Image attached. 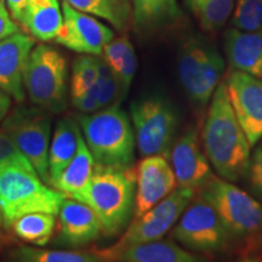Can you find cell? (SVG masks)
<instances>
[{"label": "cell", "mask_w": 262, "mask_h": 262, "mask_svg": "<svg viewBox=\"0 0 262 262\" xmlns=\"http://www.w3.org/2000/svg\"><path fill=\"white\" fill-rule=\"evenodd\" d=\"M67 61L63 55L50 45H34L24 75L29 100L48 112H63L67 106Z\"/></svg>", "instance_id": "52a82bcc"}, {"label": "cell", "mask_w": 262, "mask_h": 262, "mask_svg": "<svg viewBox=\"0 0 262 262\" xmlns=\"http://www.w3.org/2000/svg\"><path fill=\"white\" fill-rule=\"evenodd\" d=\"M29 0H5V4L8 6V10L11 15V17L16 22H19L24 15L26 8H27Z\"/></svg>", "instance_id": "e575fe53"}, {"label": "cell", "mask_w": 262, "mask_h": 262, "mask_svg": "<svg viewBox=\"0 0 262 262\" xmlns=\"http://www.w3.org/2000/svg\"><path fill=\"white\" fill-rule=\"evenodd\" d=\"M97 56L81 55L73 63V74L71 81L72 98L86 93L97 83Z\"/></svg>", "instance_id": "f1b7e54d"}, {"label": "cell", "mask_w": 262, "mask_h": 262, "mask_svg": "<svg viewBox=\"0 0 262 262\" xmlns=\"http://www.w3.org/2000/svg\"><path fill=\"white\" fill-rule=\"evenodd\" d=\"M136 195L134 217L148 211L178 187L169 159L155 155L143 157L136 169Z\"/></svg>", "instance_id": "9a60e30c"}, {"label": "cell", "mask_w": 262, "mask_h": 262, "mask_svg": "<svg viewBox=\"0 0 262 262\" xmlns=\"http://www.w3.org/2000/svg\"><path fill=\"white\" fill-rule=\"evenodd\" d=\"M133 25L140 33H153L173 26L182 17L178 0H131Z\"/></svg>", "instance_id": "44dd1931"}, {"label": "cell", "mask_w": 262, "mask_h": 262, "mask_svg": "<svg viewBox=\"0 0 262 262\" xmlns=\"http://www.w3.org/2000/svg\"><path fill=\"white\" fill-rule=\"evenodd\" d=\"M80 136L81 131L72 118H62L56 123L49 148V176L51 185L73 159Z\"/></svg>", "instance_id": "7402d4cb"}, {"label": "cell", "mask_w": 262, "mask_h": 262, "mask_svg": "<svg viewBox=\"0 0 262 262\" xmlns=\"http://www.w3.org/2000/svg\"><path fill=\"white\" fill-rule=\"evenodd\" d=\"M62 12L63 26L55 41L78 54L101 56L104 47L114 38L113 29L64 0H62Z\"/></svg>", "instance_id": "7c38bea8"}, {"label": "cell", "mask_w": 262, "mask_h": 262, "mask_svg": "<svg viewBox=\"0 0 262 262\" xmlns=\"http://www.w3.org/2000/svg\"><path fill=\"white\" fill-rule=\"evenodd\" d=\"M262 244V233L258 235L257 238H255L254 241H251L250 242V245H253V248H249L251 250V249H254V248H256V247H258V245H261Z\"/></svg>", "instance_id": "8d00e7d4"}, {"label": "cell", "mask_w": 262, "mask_h": 262, "mask_svg": "<svg viewBox=\"0 0 262 262\" xmlns=\"http://www.w3.org/2000/svg\"><path fill=\"white\" fill-rule=\"evenodd\" d=\"M256 248L260 249V253L257 254V257H258V258H256V260H258V261H262V244H261V245H258V247H256ZM256 248H254V249H256ZM251 250H253V249H251Z\"/></svg>", "instance_id": "74e56055"}, {"label": "cell", "mask_w": 262, "mask_h": 262, "mask_svg": "<svg viewBox=\"0 0 262 262\" xmlns=\"http://www.w3.org/2000/svg\"><path fill=\"white\" fill-rule=\"evenodd\" d=\"M113 260L123 262H199L204 258L181 248L173 239H158L123 249Z\"/></svg>", "instance_id": "ffe728a7"}, {"label": "cell", "mask_w": 262, "mask_h": 262, "mask_svg": "<svg viewBox=\"0 0 262 262\" xmlns=\"http://www.w3.org/2000/svg\"><path fill=\"white\" fill-rule=\"evenodd\" d=\"M169 162L180 187L199 189L211 178L210 162L202 149L198 126L189 125L178 137L170 150Z\"/></svg>", "instance_id": "5bb4252c"}, {"label": "cell", "mask_w": 262, "mask_h": 262, "mask_svg": "<svg viewBox=\"0 0 262 262\" xmlns=\"http://www.w3.org/2000/svg\"><path fill=\"white\" fill-rule=\"evenodd\" d=\"M201 27L216 32L227 22L234 8V0H195L189 4Z\"/></svg>", "instance_id": "83f0119b"}, {"label": "cell", "mask_w": 262, "mask_h": 262, "mask_svg": "<svg viewBox=\"0 0 262 262\" xmlns=\"http://www.w3.org/2000/svg\"><path fill=\"white\" fill-rule=\"evenodd\" d=\"M170 238L194 253H220L231 241L214 208L201 195L192 199L171 229Z\"/></svg>", "instance_id": "8fae6325"}, {"label": "cell", "mask_w": 262, "mask_h": 262, "mask_svg": "<svg viewBox=\"0 0 262 262\" xmlns=\"http://www.w3.org/2000/svg\"><path fill=\"white\" fill-rule=\"evenodd\" d=\"M97 90H98V80L90 90L86 91V93L80 95V96L78 97L72 98L74 107L77 108L79 112L85 113V114L96 112V111H98Z\"/></svg>", "instance_id": "d6a6232c"}, {"label": "cell", "mask_w": 262, "mask_h": 262, "mask_svg": "<svg viewBox=\"0 0 262 262\" xmlns=\"http://www.w3.org/2000/svg\"><path fill=\"white\" fill-rule=\"evenodd\" d=\"M12 257L24 262H98L104 261L100 253L70 250H48L31 247H21L12 253Z\"/></svg>", "instance_id": "4316f807"}, {"label": "cell", "mask_w": 262, "mask_h": 262, "mask_svg": "<svg viewBox=\"0 0 262 262\" xmlns=\"http://www.w3.org/2000/svg\"><path fill=\"white\" fill-rule=\"evenodd\" d=\"M225 52L229 71L262 78V28L254 32L229 28L225 34Z\"/></svg>", "instance_id": "ac0fdd59"}, {"label": "cell", "mask_w": 262, "mask_h": 262, "mask_svg": "<svg viewBox=\"0 0 262 262\" xmlns=\"http://www.w3.org/2000/svg\"><path fill=\"white\" fill-rule=\"evenodd\" d=\"M19 32L16 21L10 15L5 0H0V40Z\"/></svg>", "instance_id": "836d02e7"}, {"label": "cell", "mask_w": 262, "mask_h": 262, "mask_svg": "<svg viewBox=\"0 0 262 262\" xmlns=\"http://www.w3.org/2000/svg\"><path fill=\"white\" fill-rule=\"evenodd\" d=\"M11 107V96L0 90V123L5 119Z\"/></svg>", "instance_id": "d590c367"}, {"label": "cell", "mask_w": 262, "mask_h": 262, "mask_svg": "<svg viewBox=\"0 0 262 262\" xmlns=\"http://www.w3.org/2000/svg\"><path fill=\"white\" fill-rule=\"evenodd\" d=\"M103 60L122 85L124 96L129 91L137 70V57L135 49L127 35L113 38L103 49Z\"/></svg>", "instance_id": "cb8c5ba5"}, {"label": "cell", "mask_w": 262, "mask_h": 262, "mask_svg": "<svg viewBox=\"0 0 262 262\" xmlns=\"http://www.w3.org/2000/svg\"><path fill=\"white\" fill-rule=\"evenodd\" d=\"M195 193L196 189L178 186L158 204L140 217L134 219L122 239L114 247L98 253L102 255L104 261L113 260L120 250L127 247L162 239L176 225L183 211L194 198Z\"/></svg>", "instance_id": "9c48e42d"}, {"label": "cell", "mask_w": 262, "mask_h": 262, "mask_svg": "<svg viewBox=\"0 0 262 262\" xmlns=\"http://www.w3.org/2000/svg\"><path fill=\"white\" fill-rule=\"evenodd\" d=\"M199 195L214 208L231 238L254 241L262 233V204L233 182L212 175Z\"/></svg>", "instance_id": "8992f818"}, {"label": "cell", "mask_w": 262, "mask_h": 262, "mask_svg": "<svg viewBox=\"0 0 262 262\" xmlns=\"http://www.w3.org/2000/svg\"><path fill=\"white\" fill-rule=\"evenodd\" d=\"M56 220L55 215L48 212H32L19 217L12 224L14 233L29 244L45 247L55 232Z\"/></svg>", "instance_id": "484cf974"}, {"label": "cell", "mask_w": 262, "mask_h": 262, "mask_svg": "<svg viewBox=\"0 0 262 262\" xmlns=\"http://www.w3.org/2000/svg\"><path fill=\"white\" fill-rule=\"evenodd\" d=\"M130 116L140 155H160L169 159L180 125L173 104L158 95L147 96L130 104Z\"/></svg>", "instance_id": "ba28073f"}, {"label": "cell", "mask_w": 262, "mask_h": 262, "mask_svg": "<svg viewBox=\"0 0 262 262\" xmlns=\"http://www.w3.org/2000/svg\"><path fill=\"white\" fill-rule=\"evenodd\" d=\"M136 171L134 166H104L95 164L93 176L79 193L71 198L83 202L96 212L102 235L116 237L129 226L134 216Z\"/></svg>", "instance_id": "7a4b0ae2"}, {"label": "cell", "mask_w": 262, "mask_h": 262, "mask_svg": "<svg viewBox=\"0 0 262 262\" xmlns=\"http://www.w3.org/2000/svg\"><path fill=\"white\" fill-rule=\"evenodd\" d=\"M95 160L81 134L77 153L56 181L52 183V186L57 191L63 193L66 196L71 198L88 185L93 176Z\"/></svg>", "instance_id": "603a6c76"}, {"label": "cell", "mask_w": 262, "mask_h": 262, "mask_svg": "<svg viewBox=\"0 0 262 262\" xmlns=\"http://www.w3.org/2000/svg\"><path fill=\"white\" fill-rule=\"evenodd\" d=\"M102 235V226L89 205L66 196L58 211V243L81 248Z\"/></svg>", "instance_id": "2e32d148"}, {"label": "cell", "mask_w": 262, "mask_h": 262, "mask_svg": "<svg viewBox=\"0 0 262 262\" xmlns=\"http://www.w3.org/2000/svg\"><path fill=\"white\" fill-rule=\"evenodd\" d=\"M202 146L221 179L237 182L247 176L251 146L229 101L226 81L219 84L210 100Z\"/></svg>", "instance_id": "6da1fadb"}, {"label": "cell", "mask_w": 262, "mask_h": 262, "mask_svg": "<svg viewBox=\"0 0 262 262\" xmlns=\"http://www.w3.org/2000/svg\"><path fill=\"white\" fill-rule=\"evenodd\" d=\"M247 176L251 191L262 199V141L256 146L253 156H250Z\"/></svg>", "instance_id": "1f68e13d"}, {"label": "cell", "mask_w": 262, "mask_h": 262, "mask_svg": "<svg viewBox=\"0 0 262 262\" xmlns=\"http://www.w3.org/2000/svg\"><path fill=\"white\" fill-rule=\"evenodd\" d=\"M79 124L95 164L119 168L134 165V127L126 112L117 103L81 116Z\"/></svg>", "instance_id": "3957f363"}, {"label": "cell", "mask_w": 262, "mask_h": 262, "mask_svg": "<svg viewBox=\"0 0 262 262\" xmlns=\"http://www.w3.org/2000/svg\"><path fill=\"white\" fill-rule=\"evenodd\" d=\"M224 71L220 51L202 35H189L182 41L178 56L179 79L195 106L204 107L210 102Z\"/></svg>", "instance_id": "5b68a950"}, {"label": "cell", "mask_w": 262, "mask_h": 262, "mask_svg": "<svg viewBox=\"0 0 262 262\" xmlns=\"http://www.w3.org/2000/svg\"><path fill=\"white\" fill-rule=\"evenodd\" d=\"M74 9L102 18L118 32H126L133 24L131 0H64Z\"/></svg>", "instance_id": "d4e9b609"}, {"label": "cell", "mask_w": 262, "mask_h": 262, "mask_svg": "<svg viewBox=\"0 0 262 262\" xmlns=\"http://www.w3.org/2000/svg\"><path fill=\"white\" fill-rule=\"evenodd\" d=\"M34 45V38L21 32L0 40V90L17 102L25 100V68Z\"/></svg>", "instance_id": "e0dca14e"}, {"label": "cell", "mask_w": 262, "mask_h": 262, "mask_svg": "<svg viewBox=\"0 0 262 262\" xmlns=\"http://www.w3.org/2000/svg\"><path fill=\"white\" fill-rule=\"evenodd\" d=\"M10 164L24 166V168L28 169H34L27 157L15 145L11 137L4 130L0 129V168L10 165Z\"/></svg>", "instance_id": "4dcf8cb0"}, {"label": "cell", "mask_w": 262, "mask_h": 262, "mask_svg": "<svg viewBox=\"0 0 262 262\" xmlns=\"http://www.w3.org/2000/svg\"><path fill=\"white\" fill-rule=\"evenodd\" d=\"M193 2H195V0H187V3H188V5L191 4V3H193Z\"/></svg>", "instance_id": "f35d334b"}, {"label": "cell", "mask_w": 262, "mask_h": 262, "mask_svg": "<svg viewBox=\"0 0 262 262\" xmlns=\"http://www.w3.org/2000/svg\"><path fill=\"white\" fill-rule=\"evenodd\" d=\"M2 129L35 169L44 182L49 176V148L51 141L52 118L42 108H16L3 120Z\"/></svg>", "instance_id": "30bf717a"}, {"label": "cell", "mask_w": 262, "mask_h": 262, "mask_svg": "<svg viewBox=\"0 0 262 262\" xmlns=\"http://www.w3.org/2000/svg\"><path fill=\"white\" fill-rule=\"evenodd\" d=\"M229 101L250 146L262 140V78L231 71L227 80Z\"/></svg>", "instance_id": "4fadbf2b"}, {"label": "cell", "mask_w": 262, "mask_h": 262, "mask_svg": "<svg viewBox=\"0 0 262 262\" xmlns=\"http://www.w3.org/2000/svg\"><path fill=\"white\" fill-rule=\"evenodd\" d=\"M232 24L242 31L254 32L262 28V0H235Z\"/></svg>", "instance_id": "f546056e"}, {"label": "cell", "mask_w": 262, "mask_h": 262, "mask_svg": "<svg viewBox=\"0 0 262 262\" xmlns=\"http://www.w3.org/2000/svg\"><path fill=\"white\" fill-rule=\"evenodd\" d=\"M66 195L48 187L34 169L5 165L0 168V225L6 229L32 212L57 215Z\"/></svg>", "instance_id": "277c9868"}, {"label": "cell", "mask_w": 262, "mask_h": 262, "mask_svg": "<svg viewBox=\"0 0 262 262\" xmlns=\"http://www.w3.org/2000/svg\"><path fill=\"white\" fill-rule=\"evenodd\" d=\"M19 25L34 39L55 40L63 26V12L58 0H29Z\"/></svg>", "instance_id": "d6986e66"}]
</instances>
